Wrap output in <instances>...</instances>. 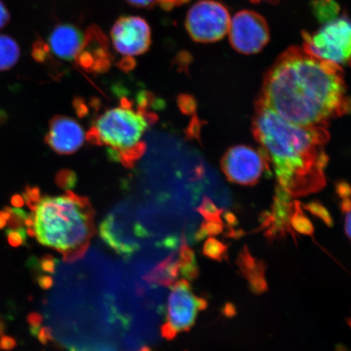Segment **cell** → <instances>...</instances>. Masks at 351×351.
I'll return each mask as SVG.
<instances>
[{
  "label": "cell",
  "instance_id": "obj_8",
  "mask_svg": "<svg viewBox=\"0 0 351 351\" xmlns=\"http://www.w3.org/2000/svg\"><path fill=\"white\" fill-rule=\"evenodd\" d=\"M230 42L239 53L252 55L263 50L270 39L269 25L258 13L241 11L230 20Z\"/></svg>",
  "mask_w": 351,
  "mask_h": 351
},
{
  "label": "cell",
  "instance_id": "obj_38",
  "mask_svg": "<svg viewBox=\"0 0 351 351\" xmlns=\"http://www.w3.org/2000/svg\"><path fill=\"white\" fill-rule=\"evenodd\" d=\"M130 5L135 8H150L156 6L159 0H126Z\"/></svg>",
  "mask_w": 351,
  "mask_h": 351
},
{
  "label": "cell",
  "instance_id": "obj_46",
  "mask_svg": "<svg viewBox=\"0 0 351 351\" xmlns=\"http://www.w3.org/2000/svg\"><path fill=\"white\" fill-rule=\"evenodd\" d=\"M252 3H257L261 2H269V3H275L279 1V0H251Z\"/></svg>",
  "mask_w": 351,
  "mask_h": 351
},
{
  "label": "cell",
  "instance_id": "obj_25",
  "mask_svg": "<svg viewBox=\"0 0 351 351\" xmlns=\"http://www.w3.org/2000/svg\"><path fill=\"white\" fill-rule=\"evenodd\" d=\"M225 229L223 223L206 221L202 222L199 230L195 232V240L201 241L207 236H216L221 234Z\"/></svg>",
  "mask_w": 351,
  "mask_h": 351
},
{
  "label": "cell",
  "instance_id": "obj_47",
  "mask_svg": "<svg viewBox=\"0 0 351 351\" xmlns=\"http://www.w3.org/2000/svg\"><path fill=\"white\" fill-rule=\"evenodd\" d=\"M140 351H151L150 349L147 348H143Z\"/></svg>",
  "mask_w": 351,
  "mask_h": 351
},
{
  "label": "cell",
  "instance_id": "obj_41",
  "mask_svg": "<svg viewBox=\"0 0 351 351\" xmlns=\"http://www.w3.org/2000/svg\"><path fill=\"white\" fill-rule=\"evenodd\" d=\"M223 218H225L228 226L231 228V229L239 223L238 219H237L235 215L230 212L226 213L225 215H223Z\"/></svg>",
  "mask_w": 351,
  "mask_h": 351
},
{
  "label": "cell",
  "instance_id": "obj_48",
  "mask_svg": "<svg viewBox=\"0 0 351 351\" xmlns=\"http://www.w3.org/2000/svg\"><path fill=\"white\" fill-rule=\"evenodd\" d=\"M71 351H79L77 350V349L74 348H72L71 350H70Z\"/></svg>",
  "mask_w": 351,
  "mask_h": 351
},
{
  "label": "cell",
  "instance_id": "obj_17",
  "mask_svg": "<svg viewBox=\"0 0 351 351\" xmlns=\"http://www.w3.org/2000/svg\"><path fill=\"white\" fill-rule=\"evenodd\" d=\"M20 56V47L15 39L6 34H0V72L14 67Z\"/></svg>",
  "mask_w": 351,
  "mask_h": 351
},
{
  "label": "cell",
  "instance_id": "obj_32",
  "mask_svg": "<svg viewBox=\"0 0 351 351\" xmlns=\"http://www.w3.org/2000/svg\"><path fill=\"white\" fill-rule=\"evenodd\" d=\"M73 106L75 109L78 117H86L89 114V108H88L87 105L85 104V100L82 98L74 99Z\"/></svg>",
  "mask_w": 351,
  "mask_h": 351
},
{
  "label": "cell",
  "instance_id": "obj_24",
  "mask_svg": "<svg viewBox=\"0 0 351 351\" xmlns=\"http://www.w3.org/2000/svg\"><path fill=\"white\" fill-rule=\"evenodd\" d=\"M138 112L148 111V108L162 109L164 102L156 99L151 92L143 90L139 92L137 98Z\"/></svg>",
  "mask_w": 351,
  "mask_h": 351
},
{
  "label": "cell",
  "instance_id": "obj_34",
  "mask_svg": "<svg viewBox=\"0 0 351 351\" xmlns=\"http://www.w3.org/2000/svg\"><path fill=\"white\" fill-rule=\"evenodd\" d=\"M56 260L51 256H44L40 261V267L46 273L53 274L56 267Z\"/></svg>",
  "mask_w": 351,
  "mask_h": 351
},
{
  "label": "cell",
  "instance_id": "obj_31",
  "mask_svg": "<svg viewBox=\"0 0 351 351\" xmlns=\"http://www.w3.org/2000/svg\"><path fill=\"white\" fill-rule=\"evenodd\" d=\"M24 197L26 204H27L29 208L34 212L39 204V202L41 200L40 190H39L38 187L27 186Z\"/></svg>",
  "mask_w": 351,
  "mask_h": 351
},
{
  "label": "cell",
  "instance_id": "obj_6",
  "mask_svg": "<svg viewBox=\"0 0 351 351\" xmlns=\"http://www.w3.org/2000/svg\"><path fill=\"white\" fill-rule=\"evenodd\" d=\"M94 126L104 144L121 151L137 144L148 124L138 112L117 108L108 110L98 117Z\"/></svg>",
  "mask_w": 351,
  "mask_h": 351
},
{
  "label": "cell",
  "instance_id": "obj_40",
  "mask_svg": "<svg viewBox=\"0 0 351 351\" xmlns=\"http://www.w3.org/2000/svg\"><path fill=\"white\" fill-rule=\"evenodd\" d=\"M135 60L132 58V57L127 56L125 59L120 61L119 67L125 70V71H130V70L133 69L135 67Z\"/></svg>",
  "mask_w": 351,
  "mask_h": 351
},
{
  "label": "cell",
  "instance_id": "obj_36",
  "mask_svg": "<svg viewBox=\"0 0 351 351\" xmlns=\"http://www.w3.org/2000/svg\"><path fill=\"white\" fill-rule=\"evenodd\" d=\"M336 193L341 199H350V186L348 182L341 181L336 184Z\"/></svg>",
  "mask_w": 351,
  "mask_h": 351
},
{
  "label": "cell",
  "instance_id": "obj_43",
  "mask_svg": "<svg viewBox=\"0 0 351 351\" xmlns=\"http://www.w3.org/2000/svg\"><path fill=\"white\" fill-rule=\"evenodd\" d=\"M346 215L345 218V232L348 238L350 239V213H348Z\"/></svg>",
  "mask_w": 351,
  "mask_h": 351
},
{
  "label": "cell",
  "instance_id": "obj_26",
  "mask_svg": "<svg viewBox=\"0 0 351 351\" xmlns=\"http://www.w3.org/2000/svg\"><path fill=\"white\" fill-rule=\"evenodd\" d=\"M304 208L308 210L313 216L322 219L328 228L333 226V219L330 213H329L327 208L324 207L319 202H311V203L304 205Z\"/></svg>",
  "mask_w": 351,
  "mask_h": 351
},
{
  "label": "cell",
  "instance_id": "obj_29",
  "mask_svg": "<svg viewBox=\"0 0 351 351\" xmlns=\"http://www.w3.org/2000/svg\"><path fill=\"white\" fill-rule=\"evenodd\" d=\"M178 105L183 114L192 115L196 111L197 104L194 97L189 95H181L178 98Z\"/></svg>",
  "mask_w": 351,
  "mask_h": 351
},
{
  "label": "cell",
  "instance_id": "obj_42",
  "mask_svg": "<svg viewBox=\"0 0 351 351\" xmlns=\"http://www.w3.org/2000/svg\"><path fill=\"white\" fill-rule=\"evenodd\" d=\"M38 280L39 285L43 289L50 288L52 285V278L51 276H43Z\"/></svg>",
  "mask_w": 351,
  "mask_h": 351
},
{
  "label": "cell",
  "instance_id": "obj_23",
  "mask_svg": "<svg viewBox=\"0 0 351 351\" xmlns=\"http://www.w3.org/2000/svg\"><path fill=\"white\" fill-rule=\"evenodd\" d=\"M314 11L319 20L328 22L337 19L339 7L335 0H319L314 4Z\"/></svg>",
  "mask_w": 351,
  "mask_h": 351
},
{
  "label": "cell",
  "instance_id": "obj_5",
  "mask_svg": "<svg viewBox=\"0 0 351 351\" xmlns=\"http://www.w3.org/2000/svg\"><path fill=\"white\" fill-rule=\"evenodd\" d=\"M207 306L208 302L195 295L187 280H178L171 289L166 322L161 328L162 336L172 340L178 333L190 331L195 326L197 314Z\"/></svg>",
  "mask_w": 351,
  "mask_h": 351
},
{
  "label": "cell",
  "instance_id": "obj_14",
  "mask_svg": "<svg viewBox=\"0 0 351 351\" xmlns=\"http://www.w3.org/2000/svg\"><path fill=\"white\" fill-rule=\"evenodd\" d=\"M83 35L76 26L69 24L57 25L49 37L50 47L59 58L73 61L82 45Z\"/></svg>",
  "mask_w": 351,
  "mask_h": 351
},
{
  "label": "cell",
  "instance_id": "obj_21",
  "mask_svg": "<svg viewBox=\"0 0 351 351\" xmlns=\"http://www.w3.org/2000/svg\"><path fill=\"white\" fill-rule=\"evenodd\" d=\"M147 150V144L140 142L134 146L118 151L117 162H120L126 169H132Z\"/></svg>",
  "mask_w": 351,
  "mask_h": 351
},
{
  "label": "cell",
  "instance_id": "obj_10",
  "mask_svg": "<svg viewBox=\"0 0 351 351\" xmlns=\"http://www.w3.org/2000/svg\"><path fill=\"white\" fill-rule=\"evenodd\" d=\"M111 38L119 53L130 57L143 55L150 49V25L142 17L123 16L113 25Z\"/></svg>",
  "mask_w": 351,
  "mask_h": 351
},
{
  "label": "cell",
  "instance_id": "obj_15",
  "mask_svg": "<svg viewBox=\"0 0 351 351\" xmlns=\"http://www.w3.org/2000/svg\"><path fill=\"white\" fill-rule=\"evenodd\" d=\"M237 263H238L241 274L247 279L250 287L253 292L266 291L265 263L254 257L247 247H245L240 252Z\"/></svg>",
  "mask_w": 351,
  "mask_h": 351
},
{
  "label": "cell",
  "instance_id": "obj_22",
  "mask_svg": "<svg viewBox=\"0 0 351 351\" xmlns=\"http://www.w3.org/2000/svg\"><path fill=\"white\" fill-rule=\"evenodd\" d=\"M228 249V245L210 237L204 243L203 253L210 260L221 262L227 258Z\"/></svg>",
  "mask_w": 351,
  "mask_h": 351
},
{
  "label": "cell",
  "instance_id": "obj_33",
  "mask_svg": "<svg viewBox=\"0 0 351 351\" xmlns=\"http://www.w3.org/2000/svg\"><path fill=\"white\" fill-rule=\"evenodd\" d=\"M15 345L14 339L3 335V326L0 323V350H11Z\"/></svg>",
  "mask_w": 351,
  "mask_h": 351
},
{
  "label": "cell",
  "instance_id": "obj_44",
  "mask_svg": "<svg viewBox=\"0 0 351 351\" xmlns=\"http://www.w3.org/2000/svg\"><path fill=\"white\" fill-rule=\"evenodd\" d=\"M341 209L342 213L346 214L350 213V199H346L342 200L341 204Z\"/></svg>",
  "mask_w": 351,
  "mask_h": 351
},
{
  "label": "cell",
  "instance_id": "obj_30",
  "mask_svg": "<svg viewBox=\"0 0 351 351\" xmlns=\"http://www.w3.org/2000/svg\"><path fill=\"white\" fill-rule=\"evenodd\" d=\"M32 56L38 62H44L50 56V48L41 39L34 43Z\"/></svg>",
  "mask_w": 351,
  "mask_h": 351
},
{
  "label": "cell",
  "instance_id": "obj_1",
  "mask_svg": "<svg viewBox=\"0 0 351 351\" xmlns=\"http://www.w3.org/2000/svg\"><path fill=\"white\" fill-rule=\"evenodd\" d=\"M256 103L302 127L326 128L350 109L343 69L298 47L289 48L271 65Z\"/></svg>",
  "mask_w": 351,
  "mask_h": 351
},
{
  "label": "cell",
  "instance_id": "obj_45",
  "mask_svg": "<svg viewBox=\"0 0 351 351\" xmlns=\"http://www.w3.org/2000/svg\"><path fill=\"white\" fill-rule=\"evenodd\" d=\"M13 202H14V204L16 206H22L23 204V201H22L20 196H16L13 199Z\"/></svg>",
  "mask_w": 351,
  "mask_h": 351
},
{
  "label": "cell",
  "instance_id": "obj_35",
  "mask_svg": "<svg viewBox=\"0 0 351 351\" xmlns=\"http://www.w3.org/2000/svg\"><path fill=\"white\" fill-rule=\"evenodd\" d=\"M8 237H10V243L14 247H17V245L25 243L26 232L24 230L21 229L19 231L11 232Z\"/></svg>",
  "mask_w": 351,
  "mask_h": 351
},
{
  "label": "cell",
  "instance_id": "obj_12",
  "mask_svg": "<svg viewBox=\"0 0 351 351\" xmlns=\"http://www.w3.org/2000/svg\"><path fill=\"white\" fill-rule=\"evenodd\" d=\"M45 142L60 155H71L84 143V130L73 118L56 116L51 118Z\"/></svg>",
  "mask_w": 351,
  "mask_h": 351
},
{
  "label": "cell",
  "instance_id": "obj_37",
  "mask_svg": "<svg viewBox=\"0 0 351 351\" xmlns=\"http://www.w3.org/2000/svg\"><path fill=\"white\" fill-rule=\"evenodd\" d=\"M86 140L90 144L96 145V146H102L104 144L95 126H92L90 130L87 132Z\"/></svg>",
  "mask_w": 351,
  "mask_h": 351
},
{
  "label": "cell",
  "instance_id": "obj_13",
  "mask_svg": "<svg viewBox=\"0 0 351 351\" xmlns=\"http://www.w3.org/2000/svg\"><path fill=\"white\" fill-rule=\"evenodd\" d=\"M293 205L291 196L282 187H276L271 212H267L261 218V228L266 230L267 238L274 239L278 236L295 234L289 223Z\"/></svg>",
  "mask_w": 351,
  "mask_h": 351
},
{
  "label": "cell",
  "instance_id": "obj_18",
  "mask_svg": "<svg viewBox=\"0 0 351 351\" xmlns=\"http://www.w3.org/2000/svg\"><path fill=\"white\" fill-rule=\"evenodd\" d=\"M178 261L180 266V274L186 280H194L199 275V267L196 263L194 251L189 247L185 234L182 237V245L180 247Z\"/></svg>",
  "mask_w": 351,
  "mask_h": 351
},
{
  "label": "cell",
  "instance_id": "obj_4",
  "mask_svg": "<svg viewBox=\"0 0 351 351\" xmlns=\"http://www.w3.org/2000/svg\"><path fill=\"white\" fill-rule=\"evenodd\" d=\"M350 23L343 15L326 22L322 28L313 33L302 34V50L318 60L346 65L350 57Z\"/></svg>",
  "mask_w": 351,
  "mask_h": 351
},
{
  "label": "cell",
  "instance_id": "obj_39",
  "mask_svg": "<svg viewBox=\"0 0 351 351\" xmlns=\"http://www.w3.org/2000/svg\"><path fill=\"white\" fill-rule=\"evenodd\" d=\"M10 21V12L7 10L5 5L0 0V29H2L4 26H6Z\"/></svg>",
  "mask_w": 351,
  "mask_h": 351
},
{
  "label": "cell",
  "instance_id": "obj_20",
  "mask_svg": "<svg viewBox=\"0 0 351 351\" xmlns=\"http://www.w3.org/2000/svg\"><path fill=\"white\" fill-rule=\"evenodd\" d=\"M195 212L201 215L206 221L223 223L221 216L223 209L219 208L207 195L203 197L201 204L195 208Z\"/></svg>",
  "mask_w": 351,
  "mask_h": 351
},
{
  "label": "cell",
  "instance_id": "obj_27",
  "mask_svg": "<svg viewBox=\"0 0 351 351\" xmlns=\"http://www.w3.org/2000/svg\"><path fill=\"white\" fill-rule=\"evenodd\" d=\"M55 180L60 188L64 189L66 191H71L77 185V176L72 170L62 169L56 174Z\"/></svg>",
  "mask_w": 351,
  "mask_h": 351
},
{
  "label": "cell",
  "instance_id": "obj_19",
  "mask_svg": "<svg viewBox=\"0 0 351 351\" xmlns=\"http://www.w3.org/2000/svg\"><path fill=\"white\" fill-rule=\"evenodd\" d=\"M289 223H291V229L298 234L313 237L315 230L313 223L304 213L301 204L298 201L293 202Z\"/></svg>",
  "mask_w": 351,
  "mask_h": 351
},
{
  "label": "cell",
  "instance_id": "obj_3",
  "mask_svg": "<svg viewBox=\"0 0 351 351\" xmlns=\"http://www.w3.org/2000/svg\"><path fill=\"white\" fill-rule=\"evenodd\" d=\"M34 212L33 230L38 243L56 250L67 263L84 256L95 232V210L88 197L72 191L45 196Z\"/></svg>",
  "mask_w": 351,
  "mask_h": 351
},
{
  "label": "cell",
  "instance_id": "obj_28",
  "mask_svg": "<svg viewBox=\"0 0 351 351\" xmlns=\"http://www.w3.org/2000/svg\"><path fill=\"white\" fill-rule=\"evenodd\" d=\"M204 125L197 114L191 118L190 123L185 130L186 137L189 140H197L201 144V130Z\"/></svg>",
  "mask_w": 351,
  "mask_h": 351
},
{
  "label": "cell",
  "instance_id": "obj_7",
  "mask_svg": "<svg viewBox=\"0 0 351 351\" xmlns=\"http://www.w3.org/2000/svg\"><path fill=\"white\" fill-rule=\"evenodd\" d=\"M231 16L222 3L215 0H200L189 10L186 27L193 40L214 43L229 32Z\"/></svg>",
  "mask_w": 351,
  "mask_h": 351
},
{
  "label": "cell",
  "instance_id": "obj_11",
  "mask_svg": "<svg viewBox=\"0 0 351 351\" xmlns=\"http://www.w3.org/2000/svg\"><path fill=\"white\" fill-rule=\"evenodd\" d=\"M113 56L106 35L99 26L86 29L82 45L75 57L79 67L90 73H104L111 67Z\"/></svg>",
  "mask_w": 351,
  "mask_h": 351
},
{
  "label": "cell",
  "instance_id": "obj_9",
  "mask_svg": "<svg viewBox=\"0 0 351 351\" xmlns=\"http://www.w3.org/2000/svg\"><path fill=\"white\" fill-rule=\"evenodd\" d=\"M266 156L245 145L232 147L223 155L221 169L230 182L254 186L265 171Z\"/></svg>",
  "mask_w": 351,
  "mask_h": 351
},
{
  "label": "cell",
  "instance_id": "obj_2",
  "mask_svg": "<svg viewBox=\"0 0 351 351\" xmlns=\"http://www.w3.org/2000/svg\"><path fill=\"white\" fill-rule=\"evenodd\" d=\"M252 132L262 152L273 162L280 186L289 195H308L326 186L328 156L324 147L330 138L326 127L291 124L256 103Z\"/></svg>",
  "mask_w": 351,
  "mask_h": 351
},
{
  "label": "cell",
  "instance_id": "obj_16",
  "mask_svg": "<svg viewBox=\"0 0 351 351\" xmlns=\"http://www.w3.org/2000/svg\"><path fill=\"white\" fill-rule=\"evenodd\" d=\"M179 275L178 257L175 258V254H172L160 263L150 274L145 276V279L152 284L172 287Z\"/></svg>",
  "mask_w": 351,
  "mask_h": 351
}]
</instances>
